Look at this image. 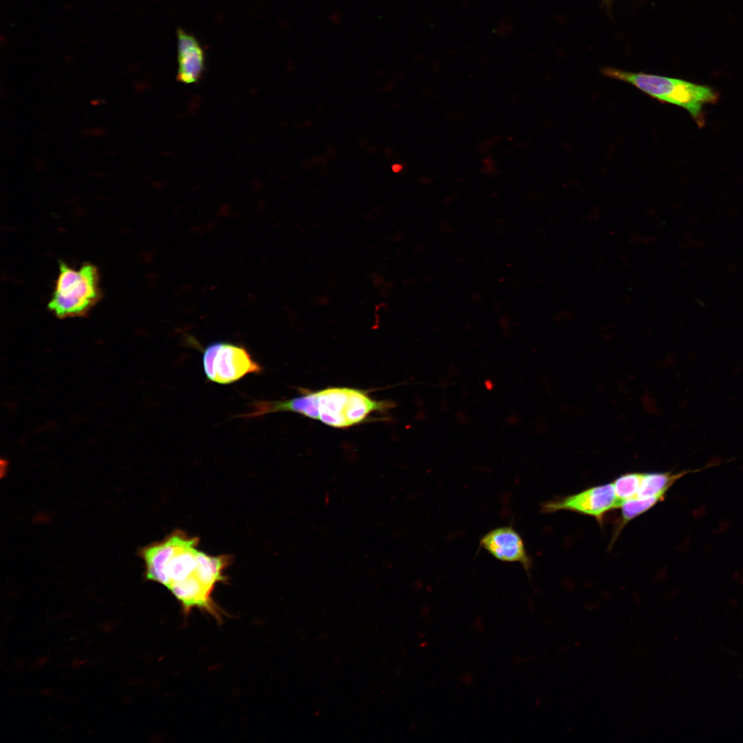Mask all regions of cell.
<instances>
[{"instance_id": "cell-6", "label": "cell", "mask_w": 743, "mask_h": 743, "mask_svg": "<svg viewBox=\"0 0 743 743\" xmlns=\"http://www.w3.org/2000/svg\"><path fill=\"white\" fill-rule=\"evenodd\" d=\"M621 506L612 483L593 486L577 494L544 502L541 512L568 510L591 516L602 524L605 514Z\"/></svg>"}, {"instance_id": "cell-8", "label": "cell", "mask_w": 743, "mask_h": 743, "mask_svg": "<svg viewBox=\"0 0 743 743\" xmlns=\"http://www.w3.org/2000/svg\"><path fill=\"white\" fill-rule=\"evenodd\" d=\"M177 80L184 84L197 83L206 67L205 52L198 39L181 28H177Z\"/></svg>"}, {"instance_id": "cell-5", "label": "cell", "mask_w": 743, "mask_h": 743, "mask_svg": "<svg viewBox=\"0 0 743 743\" xmlns=\"http://www.w3.org/2000/svg\"><path fill=\"white\" fill-rule=\"evenodd\" d=\"M202 363L206 378L213 383L228 385L248 374H258L263 367L248 349L235 343L217 341L202 349Z\"/></svg>"}, {"instance_id": "cell-11", "label": "cell", "mask_w": 743, "mask_h": 743, "mask_svg": "<svg viewBox=\"0 0 743 743\" xmlns=\"http://www.w3.org/2000/svg\"><path fill=\"white\" fill-rule=\"evenodd\" d=\"M614 1V0H603L604 4L608 8H610L611 7V6H612Z\"/></svg>"}, {"instance_id": "cell-2", "label": "cell", "mask_w": 743, "mask_h": 743, "mask_svg": "<svg viewBox=\"0 0 743 743\" xmlns=\"http://www.w3.org/2000/svg\"><path fill=\"white\" fill-rule=\"evenodd\" d=\"M199 542V537L175 530L162 540L142 547L138 555L144 563V578L169 590L182 582L202 577Z\"/></svg>"}, {"instance_id": "cell-3", "label": "cell", "mask_w": 743, "mask_h": 743, "mask_svg": "<svg viewBox=\"0 0 743 743\" xmlns=\"http://www.w3.org/2000/svg\"><path fill=\"white\" fill-rule=\"evenodd\" d=\"M601 73L607 78L629 83L662 103L685 109L700 127L704 124L703 106L715 103L718 99V94L712 88L679 78L608 66L601 67Z\"/></svg>"}, {"instance_id": "cell-4", "label": "cell", "mask_w": 743, "mask_h": 743, "mask_svg": "<svg viewBox=\"0 0 743 743\" xmlns=\"http://www.w3.org/2000/svg\"><path fill=\"white\" fill-rule=\"evenodd\" d=\"M97 267L86 263L78 269L59 262V273L47 308L57 318L86 315L102 298Z\"/></svg>"}, {"instance_id": "cell-9", "label": "cell", "mask_w": 743, "mask_h": 743, "mask_svg": "<svg viewBox=\"0 0 743 743\" xmlns=\"http://www.w3.org/2000/svg\"><path fill=\"white\" fill-rule=\"evenodd\" d=\"M665 498V496L655 495L647 498L634 497L623 502L620 506L621 508V520L616 529L615 537L631 520L647 511L658 502L663 501Z\"/></svg>"}, {"instance_id": "cell-12", "label": "cell", "mask_w": 743, "mask_h": 743, "mask_svg": "<svg viewBox=\"0 0 743 743\" xmlns=\"http://www.w3.org/2000/svg\"><path fill=\"white\" fill-rule=\"evenodd\" d=\"M401 168H402V167H401V166H400V165H399V164H394V166H392V170H393L394 171H395V172H398V171H400V170L401 169Z\"/></svg>"}, {"instance_id": "cell-7", "label": "cell", "mask_w": 743, "mask_h": 743, "mask_svg": "<svg viewBox=\"0 0 743 743\" xmlns=\"http://www.w3.org/2000/svg\"><path fill=\"white\" fill-rule=\"evenodd\" d=\"M480 544L497 560L519 563L529 572L530 559L521 537L511 525L491 530L482 537Z\"/></svg>"}, {"instance_id": "cell-1", "label": "cell", "mask_w": 743, "mask_h": 743, "mask_svg": "<svg viewBox=\"0 0 743 743\" xmlns=\"http://www.w3.org/2000/svg\"><path fill=\"white\" fill-rule=\"evenodd\" d=\"M301 395L281 400H257L250 405L242 418H257L277 412H292L319 420L334 428H347L363 424L376 413H385L394 407L392 402L378 400L367 390L332 387L320 390L301 389Z\"/></svg>"}, {"instance_id": "cell-10", "label": "cell", "mask_w": 743, "mask_h": 743, "mask_svg": "<svg viewBox=\"0 0 743 743\" xmlns=\"http://www.w3.org/2000/svg\"><path fill=\"white\" fill-rule=\"evenodd\" d=\"M642 475L643 473L640 472L626 473L612 482L616 496L621 505L623 502L636 497Z\"/></svg>"}]
</instances>
